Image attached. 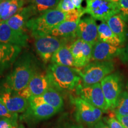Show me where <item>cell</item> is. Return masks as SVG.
<instances>
[{"label": "cell", "mask_w": 128, "mask_h": 128, "mask_svg": "<svg viewBox=\"0 0 128 128\" xmlns=\"http://www.w3.org/2000/svg\"><path fill=\"white\" fill-rule=\"evenodd\" d=\"M12 66L2 86L18 92L24 89L32 78L39 73L40 64L32 53L25 52L19 56Z\"/></svg>", "instance_id": "obj_1"}, {"label": "cell", "mask_w": 128, "mask_h": 128, "mask_svg": "<svg viewBox=\"0 0 128 128\" xmlns=\"http://www.w3.org/2000/svg\"><path fill=\"white\" fill-rule=\"evenodd\" d=\"M80 70L51 63L48 66L46 74L53 88L60 92H70L80 84L81 80Z\"/></svg>", "instance_id": "obj_2"}, {"label": "cell", "mask_w": 128, "mask_h": 128, "mask_svg": "<svg viewBox=\"0 0 128 128\" xmlns=\"http://www.w3.org/2000/svg\"><path fill=\"white\" fill-rule=\"evenodd\" d=\"M67 13L56 8L50 10L28 20L27 28L33 37L50 34L59 24L66 20Z\"/></svg>", "instance_id": "obj_3"}, {"label": "cell", "mask_w": 128, "mask_h": 128, "mask_svg": "<svg viewBox=\"0 0 128 128\" xmlns=\"http://www.w3.org/2000/svg\"><path fill=\"white\" fill-rule=\"evenodd\" d=\"M114 70V64L112 60L94 61L89 63L83 70H80L82 85L91 86L99 83Z\"/></svg>", "instance_id": "obj_4"}, {"label": "cell", "mask_w": 128, "mask_h": 128, "mask_svg": "<svg viewBox=\"0 0 128 128\" xmlns=\"http://www.w3.org/2000/svg\"><path fill=\"white\" fill-rule=\"evenodd\" d=\"M34 46L37 54L46 64L50 62L54 54L62 46L69 45L71 40L50 34L35 36ZM71 45V44H70Z\"/></svg>", "instance_id": "obj_5"}, {"label": "cell", "mask_w": 128, "mask_h": 128, "mask_svg": "<svg viewBox=\"0 0 128 128\" xmlns=\"http://www.w3.org/2000/svg\"><path fill=\"white\" fill-rule=\"evenodd\" d=\"M86 12L95 20L106 22L120 12L119 4L110 0H86Z\"/></svg>", "instance_id": "obj_6"}, {"label": "cell", "mask_w": 128, "mask_h": 128, "mask_svg": "<svg viewBox=\"0 0 128 128\" xmlns=\"http://www.w3.org/2000/svg\"><path fill=\"white\" fill-rule=\"evenodd\" d=\"M72 99L76 107V119L78 123L86 124L88 126L102 120L103 112L100 108L92 105L80 97Z\"/></svg>", "instance_id": "obj_7"}, {"label": "cell", "mask_w": 128, "mask_h": 128, "mask_svg": "<svg viewBox=\"0 0 128 128\" xmlns=\"http://www.w3.org/2000/svg\"><path fill=\"white\" fill-rule=\"evenodd\" d=\"M108 110L116 108L117 102L122 92V79L119 72L108 75L100 82Z\"/></svg>", "instance_id": "obj_8"}, {"label": "cell", "mask_w": 128, "mask_h": 128, "mask_svg": "<svg viewBox=\"0 0 128 128\" xmlns=\"http://www.w3.org/2000/svg\"><path fill=\"white\" fill-rule=\"evenodd\" d=\"M76 94L80 98L99 108L106 113L108 111V108L106 102L103 90L100 82L91 86H83L80 84L76 87Z\"/></svg>", "instance_id": "obj_9"}, {"label": "cell", "mask_w": 128, "mask_h": 128, "mask_svg": "<svg viewBox=\"0 0 128 128\" xmlns=\"http://www.w3.org/2000/svg\"><path fill=\"white\" fill-rule=\"evenodd\" d=\"M0 101L10 112L17 114L25 112L29 106L28 100L3 86L0 87Z\"/></svg>", "instance_id": "obj_10"}, {"label": "cell", "mask_w": 128, "mask_h": 128, "mask_svg": "<svg viewBox=\"0 0 128 128\" xmlns=\"http://www.w3.org/2000/svg\"><path fill=\"white\" fill-rule=\"evenodd\" d=\"M50 87L52 86L46 72L38 73L32 78L27 87L18 94L28 100L30 97L41 96Z\"/></svg>", "instance_id": "obj_11"}, {"label": "cell", "mask_w": 128, "mask_h": 128, "mask_svg": "<svg viewBox=\"0 0 128 128\" xmlns=\"http://www.w3.org/2000/svg\"><path fill=\"white\" fill-rule=\"evenodd\" d=\"M92 44L82 40L76 39L70 45V50L74 60L76 68H84L92 60Z\"/></svg>", "instance_id": "obj_12"}, {"label": "cell", "mask_w": 128, "mask_h": 128, "mask_svg": "<svg viewBox=\"0 0 128 128\" xmlns=\"http://www.w3.org/2000/svg\"><path fill=\"white\" fill-rule=\"evenodd\" d=\"M76 37L92 45L98 42V26L95 19L92 17L81 19L76 30Z\"/></svg>", "instance_id": "obj_13"}, {"label": "cell", "mask_w": 128, "mask_h": 128, "mask_svg": "<svg viewBox=\"0 0 128 128\" xmlns=\"http://www.w3.org/2000/svg\"><path fill=\"white\" fill-rule=\"evenodd\" d=\"M28 36L12 29L6 22H0V44H8L20 47L28 46Z\"/></svg>", "instance_id": "obj_14"}, {"label": "cell", "mask_w": 128, "mask_h": 128, "mask_svg": "<svg viewBox=\"0 0 128 128\" xmlns=\"http://www.w3.org/2000/svg\"><path fill=\"white\" fill-rule=\"evenodd\" d=\"M60 110L50 105L42 104L39 105H29L28 109L24 112L22 118L26 121L36 122L50 118Z\"/></svg>", "instance_id": "obj_15"}, {"label": "cell", "mask_w": 128, "mask_h": 128, "mask_svg": "<svg viewBox=\"0 0 128 128\" xmlns=\"http://www.w3.org/2000/svg\"><path fill=\"white\" fill-rule=\"evenodd\" d=\"M22 50L20 46L0 44V77L14 65Z\"/></svg>", "instance_id": "obj_16"}, {"label": "cell", "mask_w": 128, "mask_h": 128, "mask_svg": "<svg viewBox=\"0 0 128 128\" xmlns=\"http://www.w3.org/2000/svg\"><path fill=\"white\" fill-rule=\"evenodd\" d=\"M28 101L29 105L46 104L60 110H61L64 106V100L61 94L53 87L49 88L41 96L30 97L28 99Z\"/></svg>", "instance_id": "obj_17"}, {"label": "cell", "mask_w": 128, "mask_h": 128, "mask_svg": "<svg viewBox=\"0 0 128 128\" xmlns=\"http://www.w3.org/2000/svg\"><path fill=\"white\" fill-rule=\"evenodd\" d=\"M120 48L98 41L92 46V60L94 61H108L118 56Z\"/></svg>", "instance_id": "obj_18"}, {"label": "cell", "mask_w": 128, "mask_h": 128, "mask_svg": "<svg viewBox=\"0 0 128 128\" xmlns=\"http://www.w3.org/2000/svg\"><path fill=\"white\" fill-rule=\"evenodd\" d=\"M34 17L29 6L23 7L20 10L8 19L7 23L12 29L21 33H26L27 24L30 18Z\"/></svg>", "instance_id": "obj_19"}, {"label": "cell", "mask_w": 128, "mask_h": 128, "mask_svg": "<svg viewBox=\"0 0 128 128\" xmlns=\"http://www.w3.org/2000/svg\"><path fill=\"white\" fill-rule=\"evenodd\" d=\"M27 0H2L0 2V20L7 21L20 10Z\"/></svg>", "instance_id": "obj_20"}, {"label": "cell", "mask_w": 128, "mask_h": 128, "mask_svg": "<svg viewBox=\"0 0 128 128\" xmlns=\"http://www.w3.org/2000/svg\"><path fill=\"white\" fill-rule=\"evenodd\" d=\"M79 22L64 21L54 28L50 34L56 37L66 38L74 42L76 37V30Z\"/></svg>", "instance_id": "obj_21"}, {"label": "cell", "mask_w": 128, "mask_h": 128, "mask_svg": "<svg viewBox=\"0 0 128 128\" xmlns=\"http://www.w3.org/2000/svg\"><path fill=\"white\" fill-rule=\"evenodd\" d=\"M113 33L119 38L122 44L126 40L128 35V28L126 22L119 13L112 16L106 21Z\"/></svg>", "instance_id": "obj_22"}, {"label": "cell", "mask_w": 128, "mask_h": 128, "mask_svg": "<svg viewBox=\"0 0 128 128\" xmlns=\"http://www.w3.org/2000/svg\"><path fill=\"white\" fill-rule=\"evenodd\" d=\"M70 45L62 46L56 52L51 59V63L76 68L74 60L70 50Z\"/></svg>", "instance_id": "obj_23"}, {"label": "cell", "mask_w": 128, "mask_h": 128, "mask_svg": "<svg viewBox=\"0 0 128 128\" xmlns=\"http://www.w3.org/2000/svg\"><path fill=\"white\" fill-rule=\"evenodd\" d=\"M98 40L119 48L122 44L120 40L110 29L106 22H102L98 26Z\"/></svg>", "instance_id": "obj_24"}, {"label": "cell", "mask_w": 128, "mask_h": 128, "mask_svg": "<svg viewBox=\"0 0 128 128\" xmlns=\"http://www.w3.org/2000/svg\"><path fill=\"white\" fill-rule=\"evenodd\" d=\"M60 0H27L33 16H38L48 11L56 8Z\"/></svg>", "instance_id": "obj_25"}, {"label": "cell", "mask_w": 128, "mask_h": 128, "mask_svg": "<svg viewBox=\"0 0 128 128\" xmlns=\"http://www.w3.org/2000/svg\"><path fill=\"white\" fill-rule=\"evenodd\" d=\"M115 115L120 116H128V92L124 91L120 95L116 108L114 109Z\"/></svg>", "instance_id": "obj_26"}, {"label": "cell", "mask_w": 128, "mask_h": 128, "mask_svg": "<svg viewBox=\"0 0 128 128\" xmlns=\"http://www.w3.org/2000/svg\"><path fill=\"white\" fill-rule=\"evenodd\" d=\"M0 117L1 118L8 119L14 122H17L18 115L17 113H13L10 112L6 106L0 101Z\"/></svg>", "instance_id": "obj_27"}, {"label": "cell", "mask_w": 128, "mask_h": 128, "mask_svg": "<svg viewBox=\"0 0 128 128\" xmlns=\"http://www.w3.org/2000/svg\"><path fill=\"white\" fill-rule=\"evenodd\" d=\"M56 8L65 13L72 12L76 10L71 0H60Z\"/></svg>", "instance_id": "obj_28"}, {"label": "cell", "mask_w": 128, "mask_h": 128, "mask_svg": "<svg viewBox=\"0 0 128 128\" xmlns=\"http://www.w3.org/2000/svg\"><path fill=\"white\" fill-rule=\"evenodd\" d=\"M119 7V14L126 22H128V0H120Z\"/></svg>", "instance_id": "obj_29"}, {"label": "cell", "mask_w": 128, "mask_h": 128, "mask_svg": "<svg viewBox=\"0 0 128 128\" xmlns=\"http://www.w3.org/2000/svg\"><path fill=\"white\" fill-rule=\"evenodd\" d=\"M103 122L109 128H125L116 118L113 117L104 118L103 119Z\"/></svg>", "instance_id": "obj_30"}, {"label": "cell", "mask_w": 128, "mask_h": 128, "mask_svg": "<svg viewBox=\"0 0 128 128\" xmlns=\"http://www.w3.org/2000/svg\"><path fill=\"white\" fill-rule=\"evenodd\" d=\"M118 57L121 62L128 67V44L125 47L120 48Z\"/></svg>", "instance_id": "obj_31"}, {"label": "cell", "mask_w": 128, "mask_h": 128, "mask_svg": "<svg viewBox=\"0 0 128 128\" xmlns=\"http://www.w3.org/2000/svg\"><path fill=\"white\" fill-rule=\"evenodd\" d=\"M56 128H85L82 124L80 123H73L71 122H63Z\"/></svg>", "instance_id": "obj_32"}, {"label": "cell", "mask_w": 128, "mask_h": 128, "mask_svg": "<svg viewBox=\"0 0 128 128\" xmlns=\"http://www.w3.org/2000/svg\"><path fill=\"white\" fill-rule=\"evenodd\" d=\"M116 118L125 128H128V116H120L116 115Z\"/></svg>", "instance_id": "obj_33"}, {"label": "cell", "mask_w": 128, "mask_h": 128, "mask_svg": "<svg viewBox=\"0 0 128 128\" xmlns=\"http://www.w3.org/2000/svg\"><path fill=\"white\" fill-rule=\"evenodd\" d=\"M88 128H109L108 126L103 121V120L97 122L95 124L88 126Z\"/></svg>", "instance_id": "obj_34"}, {"label": "cell", "mask_w": 128, "mask_h": 128, "mask_svg": "<svg viewBox=\"0 0 128 128\" xmlns=\"http://www.w3.org/2000/svg\"><path fill=\"white\" fill-rule=\"evenodd\" d=\"M82 1L83 0H71L72 2L76 8L77 10H81L83 8L82 6H81Z\"/></svg>", "instance_id": "obj_35"}, {"label": "cell", "mask_w": 128, "mask_h": 128, "mask_svg": "<svg viewBox=\"0 0 128 128\" xmlns=\"http://www.w3.org/2000/svg\"><path fill=\"white\" fill-rule=\"evenodd\" d=\"M110 1H112V2H114V3H116V4H119V2L120 0H110Z\"/></svg>", "instance_id": "obj_36"}, {"label": "cell", "mask_w": 128, "mask_h": 128, "mask_svg": "<svg viewBox=\"0 0 128 128\" xmlns=\"http://www.w3.org/2000/svg\"><path fill=\"white\" fill-rule=\"evenodd\" d=\"M126 88H127V90H128V82L127 83V84H126Z\"/></svg>", "instance_id": "obj_37"}, {"label": "cell", "mask_w": 128, "mask_h": 128, "mask_svg": "<svg viewBox=\"0 0 128 128\" xmlns=\"http://www.w3.org/2000/svg\"><path fill=\"white\" fill-rule=\"evenodd\" d=\"M1 119H2V118H1V117H0V120H1Z\"/></svg>", "instance_id": "obj_38"}, {"label": "cell", "mask_w": 128, "mask_h": 128, "mask_svg": "<svg viewBox=\"0 0 128 128\" xmlns=\"http://www.w3.org/2000/svg\"><path fill=\"white\" fill-rule=\"evenodd\" d=\"M1 1H2V0H0V2H1Z\"/></svg>", "instance_id": "obj_39"}, {"label": "cell", "mask_w": 128, "mask_h": 128, "mask_svg": "<svg viewBox=\"0 0 128 128\" xmlns=\"http://www.w3.org/2000/svg\"><path fill=\"white\" fill-rule=\"evenodd\" d=\"M0 22H1V20H0Z\"/></svg>", "instance_id": "obj_40"}]
</instances>
